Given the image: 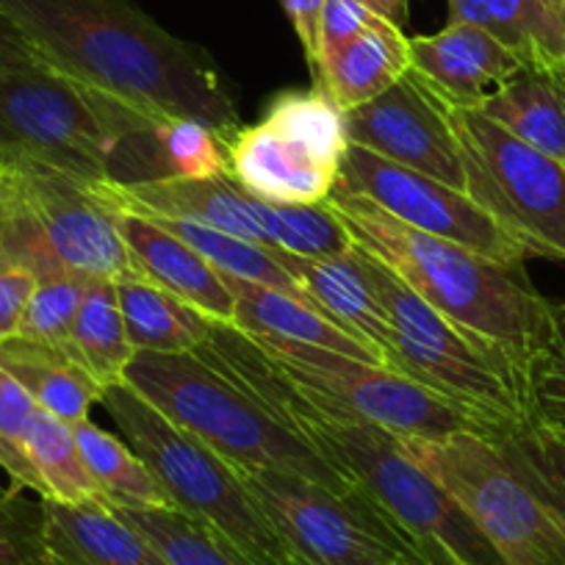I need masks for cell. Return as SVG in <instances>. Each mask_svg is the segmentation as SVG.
Listing matches in <instances>:
<instances>
[{
    "label": "cell",
    "instance_id": "33",
    "mask_svg": "<svg viewBox=\"0 0 565 565\" xmlns=\"http://www.w3.org/2000/svg\"><path fill=\"white\" fill-rule=\"evenodd\" d=\"M532 416L565 430V300L554 302L552 344L532 372Z\"/></svg>",
    "mask_w": 565,
    "mask_h": 565
},
{
    "label": "cell",
    "instance_id": "21",
    "mask_svg": "<svg viewBox=\"0 0 565 565\" xmlns=\"http://www.w3.org/2000/svg\"><path fill=\"white\" fill-rule=\"evenodd\" d=\"M477 111L565 164V70L521 67Z\"/></svg>",
    "mask_w": 565,
    "mask_h": 565
},
{
    "label": "cell",
    "instance_id": "34",
    "mask_svg": "<svg viewBox=\"0 0 565 565\" xmlns=\"http://www.w3.org/2000/svg\"><path fill=\"white\" fill-rule=\"evenodd\" d=\"M377 18L380 14H374L372 9L363 7V3H358V0H324L322 18H319L317 64H319V56H322V53L344 45L347 40H352V36L361 34L363 29H369V25H372Z\"/></svg>",
    "mask_w": 565,
    "mask_h": 565
},
{
    "label": "cell",
    "instance_id": "3",
    "mask_svg": "<svg viewBox=\"0 0 565 565\" xmlns=\"http://www.w3.org/2000/svg\"><path fill=\"white\" fill-rule=\"evenodd\" d=\"M125 383L227 463L291 471L335 493H355L361 488L194 352H136Z\"/></svg>",
    "mask_w": 565,
    "mask_h": 565
},
{
    "label": "cell",
    "instance_id": "4",
    "mask_svg": "<svg viewBox=\"0 0 565 565\" xmlns=\"http://www.w3.org/2000/svg\"><path fill=\"white\" fill-rule=\"evenodd\" d=\"M100 405L172 508L214 526L258 565H306L266 519L236 469L214 449L172 424L128 383L103 391Z\"/></svg>",
    "mask_w": 565,
    "mask_h": 565
},
{
    "label": "cell",
    "instance_id": "32",
    "mask_svg": "<svg viewBox=\"0 0 565 565\" xmlns=\"http://www.w3.org/2000/svg\"><path fill=\"white\" fill-rule=\"evenodd\" d=\"M36 405L29 391L0 369V469L12 477V486L34 491L42 499V482L25 455V436L34 422Z\"/></svg>",
    "mask_w": 565,
    "mask_h": 565
},
{
    "label": "cell",
    "instance_id": "17",
    "mask_svg": "<svg viewBox=\"0 0 565 565\" xmlns=\"http://www.w3.org/2000/svg\"><path fill=\"white\" fill-rule=\"evenodd\" d=\"M225 282L233 295V302H236L233 324L249 339L275 347H319V350H333L341 355L380 363L372 347L355 339L350 330L341 328L335 319H330L313 302L269 289L260 282L238 280V277L225 275Z\"/></svg>",
    "mask_w": 565,
    "mask_h": 565
},
{
    "label": "cell",
    "instance_id": "7",
    "mask_svg": "<svg viewBox=\"0 0 565 565\" xmlns=\"http://www.w3.org/2000/svg\"><path fill=\"white\" fill-rule=\"evenodd\" d=\"M399 447L463 508L502 565H565V521L493 438L396 436Z\"/></svg>",
    "mask_w": 565,
    "mask_h": 565
},
{
    "label": "cell",
    "instance_id": "16",
    "mask_svg": "<svg viewBox=\"0 0 565 565\" xmlns=\"http://www.w3.org/2000/svg\"><path fill=\"white\" fill-rule=\"evenodd\" d=\"M277 264L289 271L300 289L328 313L330 319L350 330L355 339L372 347L380 363L396 372L394 335H391L388 317L383 311L372 280L363 271L358 249L350 247L339 255H322V258H306V255L286 253L277 247Z\"/></svg>",
    "mask_w": 565,
    "mask_h": 565
},
{
    "label": "cell",
    "instance_id": "26",
    "mask_svg": "<svg viewBox=\"0 0 565 565\" xmlns=\"http://www.w3.org/2000/svg\"><path fill=\"white\" fill-rule=\"evenodd\" d=\"M150 220H153L156 225L164 227V231H170L172 236L181 238V242H186L192 249H198V253L203 255L211 266H216L222 275L260 282V286H269V289L286 291V295L313 302L311 297L300 289V282L277 264V247H271V244L247 242V238L231 236V233L200 225V222L192 220H172V216H150ZM313 306H317V302H313Z\"/></svg>",
    "mask_w": 565,
    "mask_h": 565
},
{
    "label": "cell",
    "instance_id": "2",
    "mask_svg": "<svg viewBox=\"0 0 565 565\" xmlns=\"http://www.w3.org/2000/svg\"><path fill=\"white\" fill-rule=\"evenodd\" d=\"M324 205L352 244L383 260L455 328L508 361L532 394V372L552 344L554 302L535 289L524 264H502L416 231L361 194L333 189Z\"/></svg>",
    "mask_w": 565,
    "mask_h": 565
},
{
    "label": "cell",
    "instance_id": "15",
    "mask_svg": "<svg viewBox=\"0 0 565 565\" xmlns=\"http://www.w3.org/2000/svg\"><path fill=\"white\" fill-rule=\"evenodd\" d=\"M411 67L441 100L458 108H480L499 86L508 84L524 64L486 29L449 23L430 36H407Z\"/></svg>",
    "mask_w": 565,
    "mask_h": 565
},
{
    "label": "cell",
    "instance_id": "20",
    "mask_svg": "<svg viewBox=\"0 0 565 565\" xmlns=\"http://www.w3.org/2000/svg\"><path fill=\"white\" fill-rule=\"evenodd\" d=\"M449 23L480 25L524 67L565 70V7L559 0H449Z\"/></svg>",
    "mask_w": 565,
    "mask_h": 565
},
{
    "label": "cell",
    "instance_id": "23",
    "mask_svg": "<svg viewBox=\"0 0 565 565\" xmlns=\"http://www.w3.org/2000/svg\"><path fill=\"white\" fill-rule=\"evenodd\" d=\"M117 302L134 352H194L209 339L214 322L148 280H119Z\"/></svg>",
    "mask_w": 565,
    "mask_h": 565
},
{
    "label": "cell",
    "instance_id": "10",
    "mask_svg": "<svg viewBox=\"0 0 565 565\" xmlns=\"http://www.w3.org/2000/svg\"><path fill=\"white\" fill-rule=\"evenodd\" d=\"M233 469L306 565H396L427 552L363 488L335 493L291 471Z\"/></svg>",
    "mask_w": 565,
    "mask_h": 565
},
{
    "label": "cell",
    "instance_id": "29",
    "mask_svg": "<svg viewBox=\"0 0 565 565\" xmlns=\"http://www.w3.org/2000/svg\"><path fill=\"white\" fill-rule=\"evenodd\" d=\"M519 469L537 482L565 521V430L543 418H526L510 436L493 438Z\"/></svg>",
    "mask_w": 565,
    "mask_h": 565
},
{
    "label": "cell",
    "instance_id": "25",
    "mask_svg": "<svg viewBox=\"0 0 565 565\" xmlns=\"http://www.w3.org/2000/svg\"><path fill=\"white\" fill-rule=\"evenodd\" d=\"M73 436L78 441L81 458L89 469L92 480L100 488L103 499L111 510H150V508H172L167 493L150 475V469L141 463L139 455L122 441L111 436L103 427H97L92 418L73 424Z\"/></svg>",
    "mask_w": 565,
    "mask_h": 565
},
{
    "label": "cell",
    "instance_id": "13",
    "mask_svg": "<svg viewBox=\"0 0 565 565\" xmlns=\"http://www.w3.org/2000/svg\"><path fill=\"white\" fill-rule=\"evenodd\" d=\"M344 128L350 145L463 192L458 139L449 125L447 103L413 67L388 92L344 111Z\"/></svg>",
    "mask_w": 565,
    "mask_h": 565
},
{
    "label": "cell",
    "instance_id": "6",
    "mask_svg": "<svg viewBox=\"0 0 565 565\" xmlns=\"http://www.w3.org/2000/svg\"><path fill=\"white\" fill-rule=\"evenodd\" d=\"M352 247L388 317L396 372L475 413L497 438L532 418L530 385L508 361L427 306L383 260L358 244Z\"/></svg>",
    "mask_w": 565,
    "mask_h": 565
},
{
    "label": "cell",
    "instance_id": "22",
    "mask_svg": "<svg viewBox=\"0 0 565 565\" xmlns=\"http://www.w3.org/2000/svg\"><path fill=\"white\" fill-rule=\"evenodd\" d=\"M0 369L12 374L42 411L53 413L70 427L89 418L103 391L64 350L42 341L12 335L0 341Z\"/></svg>",
    "mask_w": 565,
    "mask_h": 565
},
{
    "label": "cell",
    "instance_id": "37",
    "mask_svg": "<svg viewBox=\"0 0 565 565\" xmlns=\"http://www.w3.org/2000/svg\"><path fill=\"white\" fill-rule=\"evenodd\" d=\"M42 62L40 53L29 45L23 34L0 14V73L12 67H25V64Z\"/></svg>",
    "mask_w": 565,
    "mask_h": 565
},
{
    "label": "cell",
    "instance_id": "35",
    "mask_svg": "<svg viewBox=\"0 0 565 565\" xmlns=\"http://www.w3.org/2000/svg\"><path fill=\"white\" fill-rule=\"evenodd\" d=\"M36 280L29 271L0 269V341L20 333Z\"/></svg>",
    "mask_w": 565,
    "mask_h": 565
},
{
    "label": "cell",
    "instance_id": "5",
    "mask_svg": "<svg viewBox=\"0 0 565 565\" xmlns=\"http://www.w3.org/2000/svg\"><path fill=\"white\" fill-rule=\"evenodd\" d=\"M148 117L45 62L3 70L0 164L25 159L92 186L108 183L119 145Z\"/></svg>",
    "mask_w": 565,
    "mask_h": 565
},
{
    "label": "cell",
    "instance_id": "40",
    "mask_svg": "<svg viewBox=\"0 0 565 565\" xmlns=\"http://www.w3.org/2000/svg\"><path fill=\"white\" fill-rule=\"evenodd\" d=\"M0 172H3V164H0Z\"/></svg>",
    "mask_w": 565,
    "mask_h": 565
},
{
    "label": "cell",
    "instance_id": "41",
    "mask_svg": "<svg viewBox=\"0 0 565 565\" xmlns=\"http://www.w3.org/2000/svg\"><path fill=\"white\" fill-rule=\"evenodd\" d=\"M563 3H565V0H563Z\"/></svg>",
    "mask_w": 565,
    "mask_h": 565
},
{
    "label": "cell",
    "instance_id": "9",
    "mask_svg": "<svg viewBox=\"0 0 565 565\" xmlns=\"http://www.w3.org/2000/svg\"><path fill=\"white\" fill-rule=\"evenodd\" d=\"M347 148L344 111L313 84L280 92L258 122L242 125L227 139V164L253 198L319 205L339 183Z\"/></svg>",
    "mask_w": 565,
    "mask_h": 565
},
{
    "label": "cell",
    "instance_id": "12",
    "mask_svg": "<svg viewBox=\"0 0 565 565\" xmlns=\"http://www.w3.org/2000/svg\"><path fill=\"white\" fill-rule=\"evenodd\" d=\"M335 189L347 194H361L394 220L466 249H475L486 258L502 260V264H524L530 258L524 247L513 236H508L466 192L394 164L358 145L347 148Z\"/></svg>",
    "mask_w": 565,
    "mask_h": 565
},
{
    "label": "cell",
    "instance_id": "8",
    "mask_svg": "<svg viewBox=\"0 0 565 565\" xmlns=\"http://www.w3.org/2000/svg\"><path fill=\"white\" fill-rule=\"evenodd\" d=\"M447 114L458 139L463 192L530 258L565 260V164L477 108L447 103Z\"/></svg>",
    "mask_w": 565,
    "mask_h": 565
},
{
    "label": "cell",
    "instance_id": "28",
    "mask_svg": "<svg viewBox=\"0 0 565 565\" xmlns=\"http://www.w3.org/2000/svg\"><path fill=\"white\" fill-rule=\"evenodd\" d=\"M148 537L170 565H258L222 532L175 508L117 510Z\"/></svg>",
    "mask_w": 565,
    "mask_h": 565
},
{
    "label": "cell",
    "instance_id": "24",
    "mask_svg": "<svg viewBox=\"0 0 565 565\" xmlns=\"http://www.w3.org/2000/svg\"><path fill=\"white\" fill-rule=\"evenodd\" d=\"M134 355L119 313L117 282L89 280L70 335V358L106 391L125 383Z\"/></svg>",
    "mask_w": 565,
    "mask_h": 565
},
{
    "label": "cell",
    "instance_id": "31",
    "mask_svg": "<svg viewBox=\"0 0 565 565\" xmlns=\"http://www.w3.org/2000/svg\"><path fill=\"white\" fill-rule=\"evenodd\" d=\"M0 565H53L45 504L25 499L23 488H0Z\"/></svg>",
    "mask_w": 565,
    "mask_h": 565
},
{
    "label": "cell",
    "instance_id": "18",
    "mask_svg": "<svg viewBox=\"0 0 565 565\" xmlns=\"http://www.w3.org/2000/svg\"><path fill=\"white\" fill-rule=\"evenodd\" d=\"M45 504L53 565H170L117 510L103 504Z\"/></svg>",
    "mask_w": 565,
    "mask_h": 565
},
{
    "label": "cell",
    "instance_id": "11",
    "mask_svg": "<svg viewBox=\"0 0 565 565\" xmlns=\"http://www.w3.org/2000/svg\"><path fill=\"white\" fill-rule=\"evenodd\" d=\"M260 347L302 388L394 436L441 438L452 433H477L497 438L475 413L433 394L416 380L388 366L319 347Z\"/></svg>",
    "mask_w": 565,
    "mask_h": 565
},
{
    "label": "cell",
    "instance_id": "30",
    "mask_svg": "<svg viewBox=\"0 0 565 565\" xmlns=\"http://www.w3.org/2000/svg\"><path fill=\"white\" fill-rule=\"evenodd\" d=\"M86 286H89V277L81 275H56L47 280H36L18 335L42 341V344L56 347L70 355V335H73Z\"/></svg>",
    "mask_w": 565,
    "mask_h": 565
},
{
    "label": "cell",
    "instance_id": "14",
    "mask_svg": "<svg viewBox=\"0 0 565 565\" xmlns=\"http://www.w3.org/2000/svg\"><path fill=\"white\" fill-rule=\"evenodd\" d=\"M108 203L114 205V222H117L119 236H122L141 280L170 291L172 297L198 308L200 313H205L214 322L233 324L236 302H233L231 289H227L225 275L216 266H211L186 242L156 225L150 216L125 209L114 200H108Z\"/></svg>",
    "mask_w": 565,
    "mask_h": 565
},
{
    "label": "cell",
    "instance_id": "1",
    "mask_svg": "<svg viewBox=\"0 0 565 565\" xmlns=\"http://www.w3.org/2000/svg\"><path fill=\"white\" fill-rule=\"evenodd\" d=\"M40 58L136 111L189 117L231 139L242 128L220 64L134 0H0Z\"/></svg>",
    "mask_w": 565,
    "mask_h": 565
},
{
    "label": "cell",
    "instance_id": "39",
    "mask_svg": "<svg viewBox=\"0 0 565 565\" xmlns=\"http://www.w3.org/2000/svg\"><path fill=\"white\" fill-rule=\"evenodd\" d=\"M396 565H458V563H455V559H449V557H444V554L418 552V554H413V557L399 559Z\"/></svg>",
    "mask_w": 565,
    "mask_h": 565
},
{
    "label": "cell",
    "instance_id": "38",
    "mask_svg": "<svg viewBox=\"0 0 565 565\" xmlns=\"http://www.w3.org/2000/svg\"><path fill=\"white\" fill-rule=\"evenodd\" d=\"M363 7L372 9L374 14H380L383 20L394 23L396 29H405L407 23V0H358Z\"/></svg>",
    "mask_w": 565,
    "mask_h": 565
},
{
    "label": "cell",
    "instance_id": "27",
    "mask_svg": "<svg viewBox=\"0 0 565 565\" xmlns=\"http://www.w3.org/2000/svg\"><path fill=\"white\" fill-rule=\"evenodd\" d=\"M25 455L36 469L42 482V499L62 504H103L100 488L92 480L84 458H81L78 441L73 427L47 411H36L34 422L25 436Z\"/></svg>",
    "mask_w": 565,
    "mask_h": 565
},
{
    "label": "cell",
    "instance_id": "19",
    "mask_svg": "<svg viewBox=\"0 0 565 565\" xmlns=\"http://www.w3.org/2000/svg\"><path fill=\"white\" fill-rule=\"evenodd\" d=\"M411 70V42L388 20L377 18L344 45L319 56L313 84L322 86L341 111L388 92Z\"/></svg>",
    "mask_w": 565,
    "mask_h": 565
},
{
    "label": "cell",
    "instance_id": "36",
    "mask_svg": "<svg viewBox=\"0 0 565 565\" xmlns=\"http://www.w3.org/2000/svg\"><path fill=\"white\" fill-rule=\"evenodd\" d=\"M280 7L289 18L291 29L297 31V40H300L306 62L313 73L319 53V18H322L324 0H280Z\"/></svg>",
    "mask_w": 565,
    "mask_h": 565
}]
</instances>
